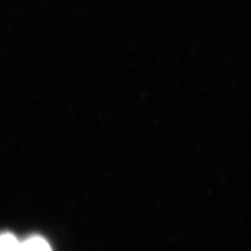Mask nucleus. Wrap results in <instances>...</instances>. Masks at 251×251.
I'll use <instances>...</instances> for the list:
<instances>
[{
    "label": "nucleus",
    "instance_id": "2",
    "mask_svg": "<svg viewBox=\"0 0 251 251\" xmlns=\"http://www.w3.org/2000/svg\"><path fill=\"white\" fill-rule=\"evenodd\" d=\"M21 244L17 238L11 233H3L0 239L1 250L3 251H18L21 250Z\"/></svg>",
    "mask_w": 251,
    "mask_h": 251
},
{
    "label": "nucleus",
    "instance_id": "1",
    "mask_svg": "<svg viewBox=\"0 0 251 251\" xmlns=\"http://www.w3.org/2000/svg\"><path fill=\"white\" fill-rule=\"evenodd\" d=\"M50 247L49 246L45 239L41 237H32L27 239L26 241L21 244V251H50Z\"/></svg>",
    "mask_w": 251,
    "mask_h": 251
}]
</instances>
